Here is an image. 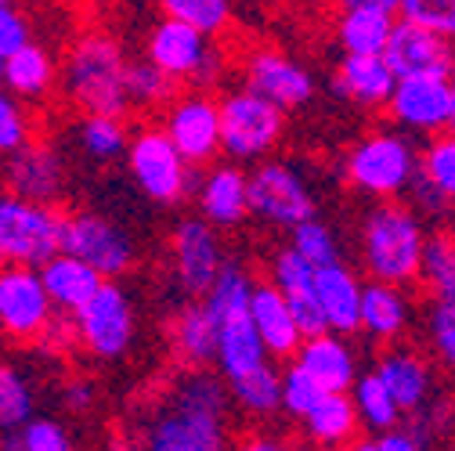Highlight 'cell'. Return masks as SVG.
<instances>
[{"mask_svg": "<svg viewBox=\"0 0 455 451\" xmlns=\"http://www.w3.org/2000/svg\"><path fill=\"white\" fill-rule=\"evenodd\" d=\"M0 451H76L69 426L54 415H33L12 433H0Z\"/></svg>", "mask_w": 455, "mask_h": 451, "instance_id": "39", "label": "cell"}, {"mask_svg": "<svg viewBox=\"0 0 455 451\" xmlns=\"http://www.w3.org/2000/svg\"><path fill=\"white\" fill-rule=\"evenodd\" d=\"M217 116H220V155L239 166L271 159V152L286 138V112L246 87L224 91L217 98Z\"/></svg>", "mask_w": 455, "mask_h": 451, "instance_id": "7", "label": "cell"}, {"mask_svg": "<svg viewBox=\"0 0 455 451\" xmlns=\"http://www.w3.org/2000/svg\"><path fill=\"white\" fill-rule=\"evenodd\" d=\"M170 351L181 368H210L213 365V318L203 300H185L170 318Z\"/></svg>", "mask_w": 455, "mask_h": 451, "instance_id": "32", "label": "cell"}, {"mask_svg": "<svg viewBox=\"0 0 455 451\" xmlns=\"http://www.w3.org/2000/svg\"><path fill=\"white\" fill-rule=\"evenodd\" d=\"M232 398L220 376L185 368L141 415L131 433L138 451H228Z\"/></svg>", "mask_w": 455, "mask_h": 451, "instance_id": "1", "label": "cell"}, {"mask_svg": "<svg viewBox=\"0 0 455 451\" xmlns=\"http://www.w3.org/2000/svg\"><path fill=\"white\" fill-rule=\"evenodd\" d=\"M383 386L390 390V398L402 415H419L430 408V393H434V368L427 365V358H419L416 351H402L394 347L387 351L376 368H372Z\"/></svg>", "mask_w": 455, "mask_h": 451, "instance_id": "26", "label": "cell"}, {"mask_svg": "<svg viewBox=\"0 0 455 451\" xmlns=\"http://www.w3.org/2000/svg\"><path fill=\"white\" fill-rule=\"evenodd\" d=\"M196 192V206L199 217L206 224H213L217 232L239 228L250 217V185H246V170L239 162L224 159V162H210L206 174L199 181H192Z\"/></svg>", "mask_w": 455, "mask_h": 451, "instance_id": "20", "label": "cell"}, {"mask_svg": "<svg viewBox=\"0 0 455 451\" xmlns=\"http://www.w3.org/2000/svg\"><path fill=\"white\" fill-rule=\"evenodd\" d=\"M224 264H228V249L213 224H206L199 213L181 217L174 224V232H170V271H174L178 289L188 300L206 297Z\"/></svg>", "mask_w": 455, "mask_h": 451, "instance_id": "16", "label": "cell"}, {"mask_svg": "<svg viewBox=\"0 0 455 451\" xmlns=\"http://www.w3.org/2000/svg\"><path fill=\"white\" fill-rule=\"evenodd\" d=\"M62 314L51 307V297L36 267L0 264V332L15 347H40L51 325Z\"/></svg>", "mask_w": 455, "mask_h": 451, "instance_id": "12", "label": "cell"}, {"mask_svg": "<svg viewBox=\"0 0 455 451\" xmlns=\"http://www.w3.org/2000/svg\"><path fill=\"white\" fill-rule=\"evenodd\" d=\"M36 131H40L36 112L0 87V159L12 155L15 148H22Z\"/></svg>", "mask_w": 455, "mask_h": 451, "instance_id": "42", "label": "cell"}, {"mask_svg": "<svg viewBox=\"0 0 455 451\" xmlns=\"http://www.w3.org/2000/svg\"><path fill=\"white\" fill-rule=\"evenodd\" d=\"M69 328L73 351L101 365L124 361L138 340V307L120 281H101L98 293L76 314H69Z\"/></svg>", "mask_w": 455, "mask_h": 451, "instance_id": "6", "label": "cell"}, {"mask_svg": "<svg viewBox=\"0 0 455 451\" xmlns=\"http://www.w3.org/2000/svg\"><path fill=\"white\" fill-rule=\"evenodd\" d=\"M250 185V213L271 228H297V224L311 220L318 213L315 192L307 181L297 174V166L282 159H260L246 174Z\"/></svg>", "mask_w": 455, "mask_h": 451, "instance_id": "15", "label": "cell"}, {"mask_svg": "<svg viewBox=\"0 0 455 451\" xmlns=\"http://www.w3.org/2000/svg\"><path fill=\"white\" fill-rule=\"evenodd\" d=\"M427 340L434 358L455 372V300H434L427 314Z\"/></svg>", "mask_w": 455, "mask_h": 451, "instance_id": "46", "label": "cell"}, {"mask_svg": "<svg viewBox=\"0 0 455 451\" xmlns=\"http://www.w3.org/2000/svg\"><path fill=\"white\" fill-rule=\"evenodd\" d=\"M181 87L178 83H170L156 66H148L145 59H131L127 66V101H131V112H156L159 116V108L174 98Z\"/></svg>", "mask_w": 455, "mask_h": 451, "instance_id": "41", "label": "cell"}, {"mask_svg": "<svg viewBox=\"0 0 455 451\" xmlns=\"http://www.w3.org/2000/svg\"><path fill=\"white\" fill-rule=\"evenodd\" d=\"M62 253L94 267L105 281H120L138 267V242L120 220L98 210L62 213Z\"/></svg>", "mask_w": 455, "mask_h": 451, "instance_id": "9", "label": "cell"}, {"mask_svg": "<svg viewBox=\"0 0 455 451\" xmlns=\"http://www.w3.org/2000/svg\"><path fill=\"white\" fill-rule=\"evenodd\" d=\"M322 398H325V390H322L304 368L290 365L286 372H282V383H278V405H282V412H286L290 419L300 423Z\"/></svg>", "mask_w": 455, "mask_h": 451, "instance_id": "44", "label": "cell"}, {"mask_svg": "<svg viewBox=\"0 0 455 451\" xmlns=\"http://www.w3.org/2000/svg\"><path fill=\"white\" fill-rule=\"evenodd\" d=\"M239 87L253 91L257 98L278 105L282 112H293V108H304L318 83L311 76L307 66H300L290 51H282L275 44H250L243 47L239 54Z\"/></svg>", "mask_w": 455, "mask_h": 451, "instance_id": "14", "label": "cell"}, {"mask_svg": "<svg viewBox=\"0 0 455 451\" xmlns=\"http://www.w3.org/2000/svg\"><path fill=\"white\" fill-rule=\"evenodd\" d=\"M412 325V300L402 286H383V281H365L362 286V311L358 332H369L379 344L402 340Z\"/></svg>", "mask_w": 455, "mask_h": 451, "instance_id": "29", "label": "cell"}, {"mask_svg": "<svg viewBox=\"0 0 455 451\" xmlns=\"http://www.w3.org/2000/svg\"><path fill=\"white\" fill-rule=\"evenodd\" d=\"M278 383H282V372L271 361L267 368H260V372H253V376H246V379L228 386V398H232V405H239L253 419H271L275 412H282V405H278Z\"/></svg>", "mask_w": 455, "mask_h": 451, "instance_id": "40", "label": "cell"}, {"mask_svg": "<svg viewBox=\"0 0 455 451\" xmlns=\"http://www.w3.org/2000/svg\"><path fill=\"white\" fill-rule=\"evenodd\" d=\"M311 451H315V447H311Z\"/></svg>", "mask_w": 455, "mask_h": 451, "instance_id": "56", "label": "cell"}, {"mask_svg": "<svg viewBox=\"0 0 455 451\" xmlns=\"http://www.w3.org/2000/svg\"><path fill=\"white\" fill-rule=\"evenodd\" d=\"M159 127L192 170L220 159V116L210 91L181 87L159 108Z\"/></svg>", "mask_w": 455, "mask_h": 451, "instance_id": "13", "label": "cell"}, {"mask_svg": "<svg viewBox=\"0 0 455 451\" xmlns=\"http://www.w3.org/2000/svg\"><path fill=\"white\" fill-rule=\"evenodd\" d=\"M62 213L59 206L26 202L0 192V264L40 267L62 253Z\"/></svg>", "mask_w": 455, "mask_h": 451, "instance_id": "10", "label": "cell"}, {"mask_svg": "<svg viewBox=\"0 0 455 451\" xmlns=\"http://www.w3.org/2000/svg\"><path fill=\"white\" fill-rule=\"evenodd\" d=\"M376 447H379V451H427L423 440H419L412 430H402V426L379 433V437H376Z\"/></svg>", "mask_w": 455, "mask_h": 451, "instance_id": "49", "label": "cell"}, {"mask_svg": "<svg viewBox=\"0 0 455 451\" xmlns=\"http://www.w3.org/2000/svg\"><path fill=\"white\" fill-rule=\"evenodd\" d=\"M344 451H379V447H376V440H362V437H358V440H351Z\"/></svg>", "mask_w": 455, "mask_h": 451, "instance_id": "53", "label": "cell"}, {"mask_svg": "<svg viewBox=\"0 0 455 451\" xmlns=\"http://www.w3.org/2000/svg\"><path fill=\"white\" fill-rule=\"evenodd\" d=\"M394 19H397L394 12L365 8V4L336 8V19H332L336 47L344 54H383L387 36L394 29Z\"/></svg>", "mask_w": 455, "mask_h": 451, "instance_id": "33", "label": "cell"}, {"mask_svg": "<svg viewBox=\"0 0 455 451\" xmlns=\"http://www.w3.org/2000/svg\"><path fill=\"white\" fill-rule=\"evenodd\" d=\"M416 174H419V148L397 127H379L362 134L344 155L347 185L376 202L409 195Z\"/></svg>", "mask_w": 455, "mask_h": 451, "instance_id": "4", "label": "cell"}, {"mask_svg": "<svg viewBox=\"0 0 455 451\" xmlns=\"http://www.w3.org/2000/svg\"><path fill=\"white\" fill-rule=\"evenodd\" d=\"M397 15L455 44V0H402Z\"/></svg>", "mask_w": 455, "mask_h": 451, "instance_id": "45", "label": "cell"}, {"mask_svg": "<svg viewBox=\"0 0 455 451\" xmlns=\"http://www.w3.org/2000/svg\"><path fill=\"white\" fill-rule=\"evenodd\" d=\"M40 281H44V289L51 297V307L59 311V314H76L101 286V274L94 267H87L84 260L69 257V253H54L51 260H44L40 267Z\"/></svg>", "mask_w": 455, "mask_h": 451, "instance_id": "30", "label": "cell"}, {"mask_svg": "<svg viewBox=\"0 0 455 451\" xmlns=\"http://www.w3.org/2000/svg\"><path fill=\"white\" fill-rule=\"evenodd\" d=\"M33 40V19L22 4H0V62Z\"/></svg>", "mask_w": 455, "mask_h": 451, "instance_id": "47", "label": "cell"}, {"mask_svg": "<svg viewBox=\"0 0 455 451\" xmlns=\"http://www.w3.org/2000/svg\"><path fill=\"white\" fill-rule=\"evenodd\" d=\"M0 87L29 108L51 101L59 94V54L33 36L0 62Z\"/></svg>", "mask_w": 455, "mask_h": 451, "instance_id": "21", "label": "cell"}, {"mask_svg": "<svg viewBox=\"0 0 455 451\" xmlns=\"http://www.w3.org/2000/svg\"><path fill=\"white\" fill-rule=\"evenodd\" d=\"M213 318V365L224 386H232L271 365L260 336L250 321V300L232 307H206Z\"/></svg>", "mask_w": 455, "mask_h": 451, "instance_id": "18", "label": "cell"}, {"mask_svg": "<svg viewBox=\"0 0 455 451\" xmlns=\"http://www.w3.org/2000/svg\"><path fill=\"white\" fill-rule=\"evenodd\" d=\"M59 401L73 415H87L98 405V383L91 376H66L59 386Z\"/></svg>", "mask_w": 455, "mask_h": 451, "instance_id": "48", "label": "cell"}, {"mask_svg": "<svg viewBox=\"0 0 455 451\" xmlns=\"http://www.w3.org/2000/svg\"><path fill=\"white\" fill-rule=\"evenodd\" d=\"M448 91H451V116H448V131L455 134V69L448 73Z\"/></svg>", "mask_w": 455, "mask_h": 451, "instance_id": "52", "label": "cell"}, {"mask_svg": "<svg viewBox=\"0 0 455 451\" xmlns=\"http://www.w3.org/2000/svg\"><path fill=\"white\" fill-rule=\"evenodd\" d=\"M383 62L397 80L405 76H448L455 69V44L397 15L383 47Z\"/></svg>", "mask_w": 455, "mask_h": 451, "instance_id": "19", "label": "cell"}, {"mask_svg": "<svg viewBox=\"0 0 455 451\" xmlns=\"http://www.w3.org/2000/svg\"><path fill=\"white\" fill-rule=\"evenodd\" d=\"M127 44L108 26L80 29L59 59V94L80 116H131Z\"/></svg>", "mask_w": 455, "mask_h": 451, "instance_id": "2", "label": "cell"}, {"mask_svg": "<svg viewBox=\"0 0 455 451\" xmlns=\"http://www.w3.org/2000/svg\"><path fill=\"white\" fill-rule=\"evenodd\" d=\"M250 321L260 336V344L267 351L271 361H293L304 332L282 297L271 281H253V293H250Z\"/></svg>", "mask_w": 455, "mask_h": 451, "instance_id": "24", "label": "cell"}, {"mask_svg": "<svg viewBox=\"0 0 455 451\" xmlns=\"http://www.w3.org/2000/svg\"><path fill=\"white\" fill-rule=\"evenodd\" d=\"M36 415V383L26 365L0 358V433H12Z\"/></svg>", "mask_w": 455, "mask_h": 451, "instance_id": "36", "label": "cell"}, {"mask_svg": "<svg viewBox=\"0 0 455 451\" xmlns=\"http://www.w3.org/2000/svg\"><path fill=\"white\" fill-rule=\"evenodd\" d=\"M239 451H290V447L282 440H275V437H246L239 444Z\"/></svg>", "mask_w": 455, "mask_h": 451, "instance_id": "50", "label": "cell"}, {"mask_svg": "<svg viewBox=\"0 0 455 451\" xmlns=\"http://www.w3.org/2000/svg\"><path fill=\"white\" fill-rule=\"evenodd\" d=\"M0 344H4V332H0Z\"/></svg>", "mask_w": 455, "mask_h": 451, "instance_id": "55", "label": "cell"}, {"mask_svg": "<svg viewBox=\"0 0 455 451\" xmlns=\"http://www.w3.org/2000/svg\"><path fill=\"white\" fill-rule=\"evenodd\" d=\"M267 281L286 297L297 325L304 336H315V332H325V321L318 314V304H315V267L290 246H278L271 257H267Z\"/></svg>", "mask_w": 455, "mask_h": 451, "instance_id": "23", "label": "cell"}, {"mask_svg": "<svg viewBox=\"0 0 455 451\" xmlns=\"http://www.w3.org/2000/svg\"><path fill=\"white\" fill-rule=\"evenodd\" d=\"M397 76L383 62V54H344L332 69V91L358 108H383Z\"/></svg>", "mask_w": 455, "mask_h": 451, "instance_id": "27", "label": "cell"}, {"mask_svg": "<svg viewBox=\"0 0 455 451\" xmlns=\"http://www.w3.org/2000/svg\"><path fill=\"white\" fill-rule=\"evenodd\" d=\"M0 4H19V0H0Z\"/></svg>", "mask_w": 455, "mask_h": 451, "instance_id": "54", "label": "cell"}, {"mask_svg": "<svg viewBox=\"0 0 455 451\" xmlns=\"http://www.w3.org/2000/svg\"><path fill=\"white\" fill-rule=\"evenodd\" d=\"M127 141H131V127L124 116H84L76 123V145L91 162L124 159Z\"/></svg>", "mask_w": 455, "mask_h": 451, "instance_id": "37", "label": "cell"}, {"mask_svg": "<svg viewBox=\"0 0 455 451\" xmlns=\"http://www.w3.org/2000/svg\"><path fill=\"white\" fill-rule=\"evenodd\" d=\"M362 286L365 281L344 260L315 267V286L311 289H315V304H318V314H322L329 332H339V336L358 332Z\"/></svg>", "mask_w": 455, "mask_h": 451, "instance_id": "25", "label": "cell"}, {"mask_svg": "<svg viewBox=\"0 0 455 451\" xmlns=\"http://www.w3.org/2000/svg\"><path fill=\"white\" fill-rule=\"evenodd\" d=\"M416 286H423L434 300H455V228L448 224L427 228Z\"/></svg>", "mask_w": 455, "mask_h": 451, "instance_id": "34", "label": "cell"}, {"mask_svg": "<svg viewBox=\"0 0 455 451\" xmlns=\"http://www.w3.org/2000/svg\"><path fill=\"white\" fill-rule=\"evenodd\" d=\"M412 195L427 213H441L455 206V134L451 131L434 134L419 152V174H416Z\"/></svg>", "mask_w": 455, "mask_h": 451, "instance_id": "28", "label": "cell"}, {"mask_svg": "<svg viewBox=\"0 0 455 451\" xmlns=\"http://www.w3.org/2000/svg\"><path fill=\"white\" fill-rule=\"evenodd\" d=\"M336 8H355V4H365V8H383V12H394L397 15V4L402 0H332Z\"/></svg>", "mask_w": 455, "mask_h": 451, "instance_id": "51", "label": "cell"}, {"mask_svg": "<svg viewBox=\"0 0 455 451\" xmlns=\"http://www.w3.org/2000/svg\"><path fill=\"white\" fill-rule=\"evenodd\" d=\"M145 62L156 66L170 83L178 87H217L228 73V54L217 40L203 36L192 26L174 19H156L145 36Z\"/></svg>", "mask_w": 455, "mask_h": 451, "instance_id": "5", "label": "cell"}, {"mask_svg": "<svg viewBox=\"0 0 455 451\" xmlns=\"http://www.w3.org/2000/svg\"><path fill=\"white\" fill-rule=\"evenodd\" d=\"M427 242V224L423 213L402 199L376 202L362 217V267L369 281H383V286H416L419 274V257Z\"/></svg>", "mask_w": 455, "mask_h": 451, "instance_id": "3", "label": "cell"}, {"mask_svg": "<svg viewBox=\"0 0 455 451\" xmlns=\"http://www.w3.org/2000/svg\"><path fill=\"white\" fill-rule=\"evenodd\" d=\"M290 249H297L311 267H325V264H336L339 260V246H336V235L329 224H322L318 217L297 224L290 228Z\"/></svg>", "mask_w": 455, "mask_h": 451, "instance_id": "43", "label": "cell"}, {"mask_svg": "<svg viewBox=\"0 0 455 451\" xmlns=\"http://www.w3.org/2000/svg\"><path fill=\"white\" fill-rule=\"evenodd\" d=\"M387 120L409 138H434L448 131L451 116V91L448 76H405L397 80L387 105Z\"/></svg>", "mask_w": 455, "mask_h": 451, "instance_id": "17", "label": "cell"}, {"mask_svg": "<svg viewBox=\"0 0 455 451\" xmlns=\"http://www.w3.org/2000/svg\"><path fill=\"white\" fill-rule=\"evenodd\" d=\"M124 162L134 188L156 206H178L192 192V166L170 145L159 123H145L131 131Z\"/></svg>", "mask_w": 455, "mask_h": 451, "instance_id": "8", "label": "cell"}, {"mask_svg": "<svg viewBox=\"0 0 455 451\" xmlns=\"http://www.w3.org/2000/svg\"><path fill=\"white\" fill-rule=\"evenodd\" d=\"M293 365L304 368L325 393H347L358 379V354H355L351 340L339 332H329V328L304 336L293 354Z\"/></svg>", "mask_w": 455, "mask_h": 451, "instance_id": "22", "label": "cell"}, {"mask_svg": "<svg viewBox=\"0 0 455 451\" xmlns=\"http://www.w3.org/2000/svg\"><path fill=\"white\" fill-rule=\"evenodd\" d=\"M351 401H355V412H358V423L372 433H387L402 423V412H397L390 390L383 386V379L376 372H358L355 386L347 390Z\"/></svg>", "mask_w": 455, "mask_h": 451, "instance_id": "38", "label": "cell"}, {"mask_svg": "<svg viewBox=\"0 0 455 451\" xmlns=\"http://www.w3.org/2000/svg\"><path fill=\"white\" fill-rule=\"evenodd\" d=\"M69 185V162L62 145L47 138V134H33L22 148H15L12 155L0 159V192L26 199V202H44V206H59Z\"/></svg>", "mask_w": 455, "mask_h": 451, "instance_id": "11", "label": "cell"}, {"mask_svg": "<svg viewBox=\"0 0 455 451\" xmlns=\"http://www.w3.org/2000/svg\"><path fill=\"white\" fill-rule=\"evenodd\" d=\"M159 19H174L199 29L210 40H220L235 26V0H152Z\"/></svg>", "mask_w": 455, "mask_h": 451, "instance_id": "35", "label": "cell"}, {"mask_svg": "<svg viewBox=\"0 0 455 451\" xmlns=\"http://www.w3.org/2000/svg\"><path fill=\"white\" fill-rule=\"evenodd\" d=\"M300 426L315 444V451H344L351 440H358V430H362L351 393H325L300 419Z\"/></svg>", "mask_w": 455, "mask_h": 451, "instance_id": "31", "label": "cell"}]
</instances>
